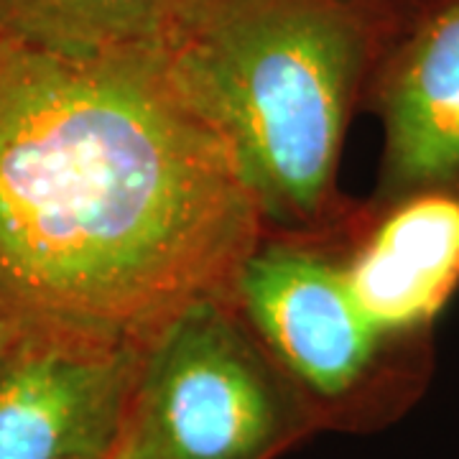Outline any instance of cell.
<instances>
[{
    "label": "cell",
    "mask_w": 459,
    "mask_h": 459,
    "mask_svg": "<svg viewBox=\"0 0 459 459\" xmlns=\"http://www.w3.org/2000/svg\"><path fill=\"white\" fill-rule=\"evenodd\" d=\"M263 217L156 47L62 56L0 39V309L148 350L230 294Z\"/></svg>",
    "instance_id": "1"
},
{
    "label": "cell",
    "mask_w": 459,
    "mask_h": 459,
    "mask_svg": "<svg viewBox=\"0 0 459 459\" xmlns=\"http://www.w3.org/2000/svg\"><path fill=\"white\" fill-rule=\"evenodd\" d=\"M395 0H184L156 51L184 102L225 143L265 230L344 212L340 161Z\"/></svg>",
    "instance_id": "2"
},
{
    "label": "cell",
    "mask_w": 459,
    "mask_h": 459,
    "mask_svg": "<svg viewBox=\"0 0 459 459\" xmlns=\"http://www.w3.org/2000/svg\"><path fill=\"white\" fill-rule=\"evenodd\" d=\"M230 299L322 429L376 431L424 395L434 340L385 327L362 304L327 225L263 230Z\"/></svg>",
    "instance_id": "3"
},
{
    "label": "cell",
    "mask_w": 459,
    "mask_h": 459,
    "mask_svg": "<svg viewBox=\"0 0 459 459\" xmlns=\"http://www.w3.org/2000/svg\"><path fill=\"white\" fill-rule=\"evenodd\" d=\"M138 406L166 459H276L319 431L228 294L189 304L148 344Z\"/></svg>",
    "instance_id": "4"
},
{
    "label": "cell",
    "mask_w": 459,
    "mask_h": 459,
    "mask_svg": "<svg viewBox=\"0 0 459 459\" xmlns=\"http://www.w3.org/2000/svg\"><path fill=\"white\" fill-rule=\"evenodd\" d=\"M146 350L18 329L0 350V459H110Z\"/></svg>",
    "instance_id": "5"
},
{
    "label": "cell",
    "mask_w": 459,
    "mask_h": 459,
    "mask_svg": "<svg viewBox=\"0 0 459 459\" xmlns=\"http://www.w3.org/2000/svg\"><path fill=\"white\" fill-rule=\"evenodd\" d=\"M365 110L383 131L370 202L439 197L459 204V0L403 11Z\"/></svg>",
    "instance_id": "6"
},
{
    "label": "cell",
    "mask_w": 459,
    "mask_h": 459,
    "mask_svg": "<svg viewBox=\"0 0 459 459\" xmlns=\"http://www.w3.org/2000/svg\"><path fill=\"white\" fill-rule=\"evenodd\" d=\"M329 230L370 314L391 332L434 340V322L459 286L457 202H350Z\"/></svg>",
    "instance_id": "7"
},
{
    "label": "cell",
    "mask_w": 459,
    "mask_h": 459,
    "mask_svg": "<svg viewBox=\"0 0 459 459\" xmlns=\"http://www.w3.org/2000/svg\"><path fill=\"white\" fill-rule=\"evenodd\" d=\"M184 0H0V39L62 56L151 49Z\"/></svg>",
    "instance_id": "8"
},
{
    "label": "cell",
    "mask_w": 459,
    "mask_h": 459,
    "mask_svg": "<svg viewBox=\"0 0 459 459\" xmlns=\"http://www.w3.org/2000/svg\"><path fill=\"white\" fill-rule=\"evenodd\" d=\"M110 459H166L164 449L138 403H135V413L128 424V431Z\"/></svg>",
    "instance_id": "9"
},
{
    "label": "cell",
    "mask_w": 459,
    "mask_h": 459,
    "mask_svg": "<svg viewBox=\"0 0 459 459\" xmlns=\"http://www.w3.org/2000/svg\"><path fill=\"white\" fill-rule=\"evenodd\" d=\"M16 332H18L16 325H13V322L8 319V314L0 309V350H3L5 344L11 342V340H13V334H16Z\"/></svg>",
    "instance_id": "10"
},
{
    "label": "cell",
    "mask_w": 459,
    "mask_h": 459,
    "mask_svg": "<svg viewBox=\"0 0 459 459\" xmlns=\"http://www.w3.org/2000/svg\"><path fill=\"white\" fill-rule=\"evenodd\" d=\"M395 3H401L403 8H413V5H421V3H429V0H395Z\"/></svg>",
    "instance_id": "11"
}]
</instances>
